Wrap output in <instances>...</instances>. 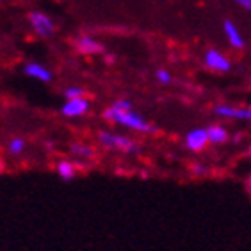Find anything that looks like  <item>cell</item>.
<instances>
[{"label":"cell","instance_id":"cell-1","mask_svg":"<svg viewBox=\"0 0 251 251\" xmlns=\"http://www.w3.org/2000/svg\"><path fill=\"white\" fill-rule=\"evenodd\" d=\"M104 118L107 122L114 123V125L125 126L128 130H134V132H143V134H151L155 132V126L148 123L143 118V114L135 113L134 109H128V111H123V109H118L114 105L107 107L104 111Z\"/></svg>","mask_w":251,"mask_h":251},{"label":"cell","instance_id":"cell-2","mask_svg":"<svg viewBox=\"0 0 251 251\" xmlns=\"http://www.w3.org/2000/svg\"><path fill=\"white\" fill-rule=\"evenodd\" d=\"M99 143L102 144L107 150H114V151H122L125 155H137L141 148L132 141L130 137L122 134H114V132H109V130H102L97 134Z\"/></svg>","mask_w":251,"mask_h":251},{"label":"cell","instance_id":"cell-3","mask_svg":"<svg viewBox=\"0 0 251 251\" xmlns=\"http://www.w3.org/2000/svg\"><path fill=\"white\" fill-rule=\"evenodd\" d=\"M28 23L39 37H51L54 34V21L42 11H32L28 16Z\"/></svg>","mask_w":251,"mask_h":251},{"label":"cell","instance_id":"cell-4","mask_svg":"<svg viewBox=\"0 0 251 251\" xmlns=\"http://www.w3.org/2000/svg\"><path fill=\"white\" fill-rule=\"evenodd\" d=\"M204 65L209 71L218 72V74H225L232 69V63L230 60L226 58L225 54L222 51L218 50H207L204 53Z\"/></svg>","mask_w":251,"mask_h":251},{"label":"cell","instance_id":"cell-5","mask_svg":"<svg viewBox=\"0 0 251 251\" xmlns=\"http://www.w3.org/2000/svg\"><path fill=\"white\" fill-rule=\"evenodd\" d=\"M209 144V135H207V128H192L184 137V146L188 148L193 153L205 150Z\"/></svg>","mask_w":251,"mask_h":251},{"label":"cell","instance_id":"cell-6","mask_svg":"<svg viewBox=\"0 0 251 251\" xmlns=\"http://www.w3.org/2000/svg\"><path fill=\"white\" fill-rule=\"evenodd\" d=\"M90 111V102L81 97V99H72V100H67L62 105L60 113L65 118H81L84 114H88Z\"/></svg>","mask_w":251,"mask_h":251},{"label":"cell","instance_id":"cell-7","mask_svg":"<svg viewBox=\"0 0 251 251\" xmlns=\"http://www.w3.org/2000/svg\"><path fill=\"white\" fill-rule=\"evenodd\" d=\"M23 74L32 77L35 81H41V83H50L53 79V72L50 71L48 67H44L42 63L37 62H30L23 67Z\"/></svg>","mask_w":251,"mask_h":251},{"label":"cell","instance_id":"cell-8","mask_svg":"<svg viewBox=\"0 0 251 251\" xmlns=\"http://www.w3.org/2000/svg\"><path fill=\"white\" fill-rule=\"evenodd\" d=\"M75 50L79 51L81 54H99L102 51V44L97 41L95 37H90V35H81L74 41Z\"/></svg>","mask_w":251,"mask_h":251},{"label":"cell","instance_id":"cell-9","mask_svg":"<svg viewBox=\"0 0 251 251\" xmlns=\"http://www.w3.org/2000/svg\"><path fill=\"white\" fill-rule=\"evenodd\" d=\"M223 32H225L226 41H228V44H230L232 48H235V50H243L244 48V37H243L241 30H239V26L235 25L234 21L226 20L225 23H223Z\"/></svg>","mask_w":251,"mask_h":251},{"label":"cell","instance_id":"cell-10","mask_svg":"<svg viewBox=\"0 0 251 251\" xmlns=\"http://www.w3.org/2000/svg\"><path fill=\"white\" fill-rule=\"evenodd\" d=\"M207 135H209V144L213 146H222V144L228 143V130L223 125H209L207 126Z\"/></svg>","mask_w":251,"mask_h":251},{"label":"cell","instance_id":"cell-11","mask_svg":"<svg viewBox=\"0 0 251 251\" xmlns=\"http://www.w3.org/2000/svg\"><path fill=\"white\" fill-rule=\"evenodd\" d=\"M54 171H56V174H58L63 181H72L75 177V172H77L75 171V165L72 162H69V160H60V162L56 163Z\"/></svg>","mask_w":251,"mask_h":251},{"label":"cell","instance_id":"cell-12","mask_svg":"<svg viewBox=\"0 0 251 251\" xmlns=\"http://www.w3.org/2000/svg\"><path fill=\"white\" fill-rule=\"evenodd\" d=\"M71 153L72 156H77V158H95V148H92L90 144L84 143H72L71 144Z\"/></svg>","mask_w":251,"mask_h":251},{"label":"cell","instance_id":"cell-13","mask_svg":"<svg viewBox=\"0 0 251 251\" xmlns=\"http://www.w3.org/2000/svg\"><path fill=\"white\" fill-rule=\"evenodd\" d=\"M213 113L225 120H237V107L230 104H218L213 107Z\"/></svg>","mask_w":251,"mask_h":251},{"label":"cell","instance_id":"cell-14","mask_svg":"<svg viewBox=\"0 0 251 251\" xmlns=\"http://www.w3.org/2000/svg\"><path fill=\"white\" fill-rule=\"evenodd\" d=\"M26 150V143L25 139L21 137H13L7 141V153L11 156H20L21 153H25Z\"/></svg>","mask_w":251,"mask_h":251},{"label":"cell","instance_id":"cell-15","mask_svg":"<svg viewBox=\"0 0 251 251\" xmlns=\"http://www.w3.org/2000/svg\"><path fill=\"white\" fill-rule=\"evenodd\" d=\"M155 79L158 81L160 84H163V86H167V84L172 83V74L167 69H158V71L155 72Z\"/></svg>","mask_w":251,"mask_h":251},{"label":"cell","instance_id":"cell-16","mask_svg":"<svg viewBox=\"0 0 251 251\" xmlns=\"http://www.w3.org/2000/svg\"><path fill=\"white\" fill-rule=\"evenodd\" d=\"M63 97L67 99V100H72V99H81L84 97V90L81 86H69L65 92H63Z\"/></svg>","mask_w":251,"mask_h":251},{"label":"cell","instance_id":"cell-17","mask_svg":"<svg viewBox=\"0 0 251 251\" xmlns=\"http://www.w3.org/2000/svg\"><path fill=\"white\" fill-rule=\"evenodd\" d=\"M114 107L118 109H123V111H128V109H132V102L126 100V99H118V100L113 102Z\"/></svg>","mask_w":251,"mask_h":251},{"label":"cell","instance_id":"cell-18","mask_svg":"<svg viewBox=\"0 0 251 251\" xmlns=\"http://www.w3.org/2000/svg\"><path fill=\"white\" fill-rule=\"evenodd\" d=\"M192 174L193 176H204V174H207V167L202 163H195V165H192Z\"/></svg>","mask_w":251,"mask_h":251},{"label":"cell","instance_id":"cell-19","mask_svg":"<svg viewBox=\"0 0 251 251\" xmlns=\"http://www.w3.org/2000/svg\"><path fill=\"white\" fill-rule=\"evenodd\" d=\"M234 2L243 9H246V11H251V0H234Z\"/></svg>","mask_w":251,"mask_h":251},{"label":"cell","instance_id":"cell-20","mask_svg":"<svg viewBox=\"0 0 251 251\" xmlns=\"http://www.w3.org/2000/svg\"><path fill=\"white\" fill-rule=\"evenodd\" d=\"M241 139H243V134H237V135H234V143L237 144L239 141H241Z\"/></svg>","mask_w":251,"mask_h":251},{"label":"cell","instance_id":"cell-21","mask_svg":"<svg viewBox=\"0 0 251 251\" xmlns=\"http://www.w3.org/2000/svg\"><path fill=\"white\" fill-rule=\"evenodd\" d=\"M250 84H251V77H250Z\"/></svg>","mask_w":251,"mask_h":251},{"label":"cell","instance_id":"cell-22","mask_svg":"<svg viewBox=\"0 0 251 251\" xmlns=\"http://www.w3.org/2000/svg\"><path fill=\"white\" fill-rule=\"evenodd\" d=\"M250 107H251V104H250Z\"/></svg>","mask_w":251,"mask_h":251}]
</instances>
